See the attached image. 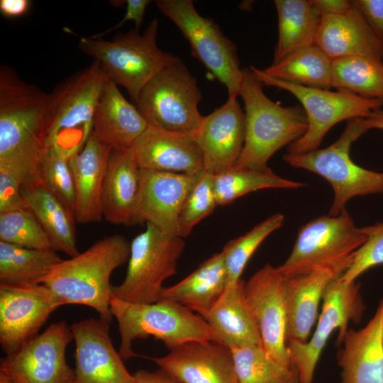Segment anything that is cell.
<instances>
[{
  "mask_svg": "<svg viewBox=\"0 0 383 383\" xmlns=\"http://www.w3.org/2000/svg\"><path fill=\"white\" fill-rule=\"evenodd\" d=\"M131 243L114 234L96 241L89 248L68 260H62L44 278L48 287L64 305L91 307L99 318L111 323L112 272L129 260Z\"/></svg>",
  "mask_w": 383,
  "mask_h": 383,
  "instance_id": "1",
  "label": "cell"
},
{
  "mask_svg": "<svg viewBox=\"0 0 383 383\" xmlns=\"http://www.w3.org/2000/svg\"><path fill=\"white\" fill-rule=\"evenodd\" d=\"M50 94L23 80L11 68L0 67V161L40 162L47 151Z\"/></svg>",
  "mask_w": 383,
  "mask_h": 383,
  "instance_id": "2",
  "label": "cell"
},
{
  "mask_svg": "<svg viewBox=\"0 0 383 383\" xmlns=\"http://www.w3.org/2000/svg\"><path fill=\"white\" fill-rule=\"evenodd\" d=\"M262 82L250 69L243 70L240 96L245 118L242 152L233 167H265L279 149L300 138L307 130V121L297 108L282 106L264 92Z\"/></svg>",
  "mask_w": 383,
  "mask_h": 383,
  "instance_id": "3",
  "label": "cell"
},
{
  "mask_svg": "<svg viewBox=\"0 0 383 383\" xmlns=\"http://www.w3.org/2000/svg\"><path fill=\"white\" fill-rule=\"evenodd\" d=\"M159 21L153 19L140 34L136 29L112 40L82 37L79 48L101 63L107 75L123 87L135 104L143 88L165 67L181 62L157 44Z\"/></svg>",
  "mask_w": 383,
  "mask_h": 383,
  "instance_id": "4",
  "label": "cell"
},
{
  "mask_svg": "<svg viewBox=\"0 0 383 383\" xmlns=\"http://www.w3.org/2000/svg\"><path fill=\"white\" fill-rule=\"evenodd\" d=\"M106 78L104 67L94 60L50 94L47 149L70 159L83 148L93 131L95 110Z\"/></svg>",
  "mask_w": 383,
  "mask_h": 383,
  "instance_id": "5",
  "label": "cell"
},
{
  "mask_svg": "<svg viewBox=\"0 0 383 383\" xmlns=\"http://www.w3.org/2000/svg\"><path fill=\"white\" fill-rule=\"evenodd\" d=\"M111 313L118 326L119 353L123 360L138 356L132 349L138 338L154 337L170 350L185 343L211 340L208 323L186 306L161 299L151 304H134L112 296Z\"/></svg>",
  "mask_w": 383,
  "mask_h": 383,
  "instance_id": "6",
  "label": "cell"
},
{
  "mask_svg": "<svg viewBox=\"0 0 383 383\" xmlns=\"http://www.w3.org/2000/svg\"><path fill=\"white\" fill-rule=\"evenodd\" d=\"M367 131L364 118H354L348 121L340 137L329 146L283 157L290 166L315 173L331 184L333 191L331 216L340 213L355 196L383 194V172L358 165L350 155L352 144Z\"/></svg>",
  "mask_w": 383,
  "mask_h": 383,
  "instance_id": "7",
  "label": "cell"
},
{
  "mask_svg": "<svg viewBox=\"0 0 383 383\" xmlns=\"http://www.w3.org/2000/svg\"><path fill=\"white\" fill-rule=\"evenodd\" d=\"M365 240L346 209L337 216H321L300 227L290 255L277 270L284 277L321 267L342 275Z\"/></svg>",
  "mask_w": 383,
  "mask_h": 383,
  "instance_id": "8",
  "label": "cell"
},
{
  "mask_svg": "<svg viewBox=\"0 0 383 383\" xmlns=\"http://www.w3.org/2000/svg\"><path fill=\"white\" fill-rule=\"evenodd\" d=\"M249 69L262 84L291 93L305 111L307 130L289 145V154H301L318 149L327 133L337 123L365 118L383 106V100L367 99L346 91L296 84L268 76L253 66Z\"/></svg>",
  "mask_w": 383,
  "mask_h": 383,
  "instance_id": "9",
  "label": "cell"
},
{
  "mask_svg": "<svg viewBox=\"0 0 383 383\" xmlns=\"http://www.w3.org/2000/svg\"><path fill=\"white\" fill-rule=\"evenodd\" d=\"M158 10L171 20L189 42L192 53L227 89L240 96L243 70L237 46L211 18L201 16L192 0H157Z\"/></svg>",
  "mask_w": 383,
  "mask_h": 383,
  "instance_id": "10",
  "label": "cell"
},
{
  "mask_svg": "<svg viewBox=\"0 0 383 383\" xmlns=\"http://www.w3.org/2000/svg\"><path fill=\"white\" fill-rule=\"evenodd\" d=\"M131 243L126 277L112 286L113 296L126 302L151 304L161 300L164 282L177 272L185 247L181 237L169 236L146 224Z\"/></svg>",
  "mask_w": 383,
  "mask_h": 383,
  "instance_id": "11",
  "label": "cell"
},
{
  "mask_svg": "<svg viewBox=\"0 0 383 383\" xmlns=\"http://www.w3.org/2000/svg\"><path fill=\"white\" fill-rule=\"evenodd\" d=\"M202 98L196 79L182 62L168 66L141 90L136 107L149 126L182 133H194L203 116Z\"/></svg>",
  "mask_w": 383,
  "mask_h": 383,
  "instance_id": "12",
  "label": "cell"
},
{
  "mask_svg": "<svg viewBox=\"0 0 383 383\" xmlns=\"http://www.w3.org/2000/svg\"><path fill=\"white\" fill-rule=\"evenodd\" d=\"M322 300L317 326L310 340L304 343H287L292 366L297 371L299 383H313L317 363L332 333L338 330L337 342L340 345L348 330V323H358L365 309L360 284L356 281L345 283L341 275L330 282Z\"/></svg>",
  "mask_w": 383,
  "mask_h": 383,
  "instance_id": "13",
  "label": "cell"
},
{
  "mask_svg": "<svg viewBox=\"0 0 383 383\" xmlns=\"http://www.w3.org/2000/svg\"><path fill=\"white\" fill-rule=\"evenodd\" d=\"M74 336L65 321L52 323L16 353L1 358L0 371L13 383H73L74 370L66 360Z\"/></svg>",
  "mask_w": 383,
  "mask_h": 383,
  "instance_id": "14",
  "label": "cell"
},
{
  "mask_svg": "<svg viewBox=\"0 0 383 383\" xmlns=\"http://www.w3.org/2000/svg\"><path fill=\"white\" fill-rule=\"evenodd\" d=\"M63 306L45 284L0 283V345L6 355L35 338L50 316Z\"/></svg>",
  "mask_w": 383,
  "mask_h": 383,
  "instance_id": "15",
  "label": "cell"
},
{
  "mask_svg": "<svg viewBox=\"0 0 383 383\" xmlns=\"http://www.w3.org/2000/svg\"><path fill=\"white\" fill-rule=\"evenodd\" d=\"M284 280L277 267L266 264L245 282L243 294L257 323L262 345L279 363L292 369L287 345Z\"/></svg>",
  "mask_w": 383,
  "mask_h": 383,
  "instance_id": "16",
  "label": "cell"
},
{
  "mask_svg": "<svg viewBox=\"0 0 383 383\" xmlns=\"http://www.w3.org/2000/svg\"><path fill=\"white\" fill-rule=\"evenodd\" d=\"M75 343L73 383H134L109 335L110 323L88 318L70 326Z\"/></svg>",
  "mask_w": 383,
  "mask_h": 383,
  "instance_id": "17",
  "label": "cell"
},
{
  "mask_svg": "<svg viewBox=\"0 0 383 383\" xmlns=\"http://www.w3.org/2000/svg\"><path fill=\"white\" fill-rule=\"evenodd\" d=\"M193 135L203 155L204 170L215 175L233 168L245 135V113L238 96H228L225 104L203 116Z\"/></svg>",
  "mask_w": 383,
  "mask_h": 383,
  "instance_id": "18",
  "label": "cell"
},
{
  "mask_svg": "<svg viewBox=\"0 0 383 383\" xmlns=\"http://www.w3.org/2000/svg\"><path fill=\"white\" fill-rule=\"evenodd\" d=\"M151 360L180 383H238L231 349L212 340L189 341Z\"/></svg>",
  "mask_w": 383,
  "mask_h": 383,
  "instance_id": "19",
  "label": "cell"
},
{
  "mask_svg": "<svg viewBox=\"0 0 383 383\" xmlns=\"http://www.w3.org/2000/svg\"><path fill=\"white\" fill-rule=\"evenodd\" d=\"M196 174L140 169L138 223L150 224L169 236L179 237V214Z\"/></svg>",
  "mask_w": 383,
  "mask_h": 383,
  "instance_id": "20",
  "label": "cell"
},
{
  "mask_svg": "<svg viewBox=\"0 0 383 383\" xmlns=\"http://www.w3.org/2000/svg\"><path fill=\"white\" fill-rule=\"evenodd\" d=\"M140 169L196 174L204 170L203 155L193 133L148 126L132 146Z\"/></svg>",
  "mask_w": 383,
  "mask_h": 383,
  "instance_id": "21",
  "label": "cell"
},
{
  "mask_svg": "<svg viewBox=\"0 0 383 383\" xmlns=\"http://www.w3.org/2000/svg\"><path fill=\"white\" fill-rule=\"evenodd\" d=\"M340 345V383H383V298L367 323L348 328Z\"/></svg>",
  "mask_w": 383,
  "mask_h": 383,
  "instance_id": "22",
  "label": "cell"
},
{
  "mask_svg": "<svg viewBox=\"0 0 383 383\" xmlns=\"http://www.w3.org/2000/svg\"><path fill=\"white\" fill-rule=\"evenodd\" d=\"M140 189V169L132 148L112 149L102 188L103 217L115 225L129 226L139 223Z\"/></svg>",
  "mask_w": 383,
  "mask_h": 383,
  "instance_id": "23",
  "label": "cell"
},
{
  "mask_svg": "<svg viewBox=\"0 0 383 383\" xmlns=\"http://www.w3.org/2000/svg\"><path fill=\"white\" fill-rule=\"evenodd\" d=\"M111 150L92 131L83 148L70 159L78 223L99 222L103 218L102 188Z\"/></svg>",
  "mask_w": 383,
  "mask_h": 383,
  "instance_id": "24",
  "label": "cell"
},
{
  "mask_svg": "<svg viewBox=\"0 0 383 383\" xmlns=\"http://www.w3.org/2000/svg\"><path fill=\"white\" fill-rule=\"evenodd\" d=\"M315 44L333 60L366 56L383 62L382 43L354 4L345 13L321 18Z\"/></svg>",
  "mask_w": 383,
  "mask_h": 383,
  "instance_id": "25",
  "label": "cell"
},
{
  "mask_svg": "<svg viewBox=\"0 0 383 383\" xmlns=\"http://www.w3.org/2000/svg\"><path fill=\"white\" fill-rule=\"evenodd\" d=\"M338 276L331 269L321 267L304 274L284 277L287 345L292 341H308L326 288Z\"/></svg>",
  "mask_w": 383,
  "mask_h": 383,
  "instance_id": "26",
  "label": "cell"
},
{
  "mask_svg": "<svg viewBox=\"0 0 383 383\" xmlns=\"http://www.w3.org/2000/svg\"><path fill=\"white\" fill-rule=\"evenodd\" d=\"M148 126L107 75L93 121V132L99 140L111 149H129Z\"/></svg>",
  "mask_w": 383,
  "mask_h": 383,
  "instance_id": "27",
  "label": "cell"
},
{
  "mask_svg": "<svg viewBox=\"0 0 383 383\" xmlns=\"http://www.w3.org/2000/svg\"><path fill=\"white\" fill-rule=\"evenodd\" d=\"M244 283L240 279L227 286L204 318L211 328V340L229 349L262 345L257 323L244 298Z\"/></svg>",
  "mask_w": 383,
  "mask_h": 383,
  "instance_id": "28",
  "label": "cell"
},
{
  "mask_svg": "<svg viewBox=\"0 0 383 383\" xmlns=\"http://www.w3.org/2000/svg\"><path fill=\"white\" fill-rule=\"evenodd\" d=\"M28 208L43 226L53 249L70 257L77 255L74 218L42 179L38 170L29 175L21 187Z\"/></svg>",
  "mask_w": 383,
  "mask_h": 383,
  "instance_id": "29",
  "label": "cell"
},
{
  "mask_svg": "<svg viewBox=\"0 0 383 383\" xmlns=\"http://www.w3.org/2000/svg\"><path fill=\"white\" fill-rule=\"evenodd\" d=\"M228 284L223 252H216L176 284L165 287L161 299L187 307L203 318L224 293Z\"/></svg>",
  "mask_w": 383,
  "mask_h": 383,
  "instance_id": "30",
  "label": "cell"
},
{
  "mask_svg": "<svg viewBox=\"0 0 383 383\" xmlns=\"http://www.w3.org/2000/svg\"><path fill=\"white\" fill-rule=\"evenodd\" d=\"M278 40L273 63L301 48L315 44L321 16L310 0H275Z\"/></svg>",
  "mask_w": 383,
  "mask_h": 383,
  "instance_id": "31",
  "label": "cell"
},
{
  "mask_svg": "<svg viewBox=\"0 0 383 383\" xmlns=\"http://www.w3.org/2000/svg\"><path fill=\"white\" fill-rule=\"evenodd\" d=\"M262 70L268 76L296 84L334 88L333 59L316 44L298 49Z\"/></svg>",
  "mask_w": 383,
  "mask_h": 383,
  "instance_id": "32",
  "label": "cell"
},
{
  "mask_svg": "<svg viewBox=\"0 0 383 383\" xmlns=\"http://www.w3.org/2000/svg\"><path fill=\"white\" fill-rule=\"evenodd\" d=\"M62 261L54 250L32 249L0 241V283L42 284L44 278Z\"/></svg>",
  "mask_w": 383,
  "mask_h": 383,
  "instance_id": "33",
  "label": "cell"
},
{
  "mask_svg": "<svg viewBox=\"0 0 383 383\" xmlns=\"http://www.w3.org/2000/svg\"><path fill=\"white\" fill-rule=\"evenodd\" d=\"M213 181L218 206L230 204L239 197L264 189H294L306 185L283 178L268 167H233L213 175Z\"/></svg>",
  "mask_w": 383,
  "mask_h": 383,
  "instance_id": "34",
  "label": "cell"
},
{
  "mask_svg": "<svg viewBox=\"0 0 383 383\" xmlns=\"http://www.w3.org/2000/svg\"><path fill=\"white\" fill-rule=\"evenodd\" d=\"M334 88L383 100V62L366 56L333 60Z\"/></svg>",
  "mask_w": 383,
  "mask_h": 383,
  "instance_id": "35",
  "label": "cell"
},
{
  "mask_svg": "<svg viewBox=\"0 0 383 383\" xmlns=\"http://www.w3.org/2000/svg\"><path fill=\"white\" fill-rule=\"evenodd\" d=\"M238 383H283L293 373L262 345L231 349Z\"/></svg>",
  "mask_w": 383,
  "mask_h": 383,
  "instance_id": "36",
  "label": "cell"
},
{
  "mask_svg": "<svg viewBox=\"0 0 383 383\" xmlns=\"http://www.w3.org/2000/svg\"><path fill=\"white\" fill-rule=\"evenodd\" d=\"M284 216L274 213L254 226L244 235L228 242L223 247L227 270V286L236 284L248 260L260 244L284 223Z\"/></svg>",
  "mask_w": 383,
  "mask_h": 383,
  "instance_id": "37",
  "label": "cell"
},
{
  "mask_svg": "<svg viewBox=\"0 0 383 383\" xmlns=\"http://www.w3.org/2000/svg\"><path fill=\"white\" fill-rule=\"evenodd\" d=\"M0 241L32 249L54 250L47 233L28 208L0 212Z\"/></svg>",
  "mask_w": 383,
  "mask_h": 383,
  "instance_id": "38",
  "label": "cell"
},
{
  "mask_svg": "<svg viewBox=\"0 0 383 383\" xmlns=\"http://www.w3.org/2000/svg\"><path fill=\"white\" fill-rule=\"evenodd\" d=\"M218 206L213 174L201 170L187 196L178 218V233L181 238L187 237L194 227L210 215Z\"/></svg>",
  "mask_w": 383,
  "mask_h": 383,
  "instance_id": "39",
  "label": "cell"
},
{
  "mask_svg": "<svg viewBox=\"0 0 383 383\" xmlns=\"http://www.w3.org/2000/svg\"><path fill=\"white\" fill-rule=\"evenodd\" d=\"M70 159L55 149H47L38 167L48 188L75 219L76 195Z\"/></svg>",
  "mask_w": 383,
  "mask_h": 383,
  "instance_id": "40",
  "label": "cell"
},
{
  "mask_svg": "<svg viewBox=\"0 0 383 383\" xmlns=\"http://www.w3.org/2000/svg\"><path fill=\"white\" fill-rule=\"evenodd\" d=\"M40 164L21 159L0 161V212L26 208L21 187L26 178L38 170Z\"/></svg>",
  "mask_w": 383,
  "mask_h": 383,
  "instance_id": "41",
  "label": "cell"
},
{
  "mask_svg": "<svg viewBox=\"0 0 383 383\" xmlns=\"http://www.w3.org/2000/svg\"><path fill=\"white\" fill-rule=\"evenodd\" d=\"M360 228L366 240L356 251L348 269L341 275L345 283L355 282L360 275L373 267L383 266V223Z\"/></svg>",
  "mask_w": 383,
  "mask_h": 383,
  "instance_id": "42",
  "label": "cell"
},
{
  "mask_svg": "<svg viewBox=\"0 0 383 383\" xmlns=\"http://www.w3.org/2000/svg\"><path fill=\"white\" fill-rule=\"evenodd\" d=\"M353 3L383 45V0H354Z\"/></svg>",
  "mask_w": 383,
  "mask_h": 383,
  "instance_id": "43",
  "label": "cell"
},
{
  "mask_svg": "<svg viewBox=\"0 0 383 383\" xmlns=\"http://www.w3.org/2000/svg\"><path fill=\"white\" fill-rule=\"evenodd\" d=\"M126 13L123 18L115 26L106 31L99 33L94 35L90 36L92 38H100L103 35L108 34L119 28H121L126 22L133 21L135 25V29L139 30L143 21V17L146 9L150 4V0H126Z\"/></svg>",
  "mask_w": 383,
  "mask_h": 383,
  "instance_id": "44",
  "label": "cell"
},
{
  "mask_svg": "<svg viewBox=\"0 0 383 383\" xmlns=\"http://www.w3.org/2000/svg\"><path fill=\"white\" fill-rule=\"evenodd\" d=\"M316 12L321 17L343 14L353 6L349 0H310Z\"/></svg>",
  "mask_w": 383,
  "mask_h": 383,
  "instance_id": "45",
  "label": "cell"
},
{
  "mask_svg": "<svg viewBox=\"0 0 383 383\" xmlns=\"http://www.w3.org/2000/svg\"><path fill=\"white\" fill-rule=\"evenodd\" d=\"M133 374L134 383H180L160 369L156 371L138 370Z\"/></svg>",
  "mask_w": 383,
  "mask_h": 383,
  "instance_id": "46",
  "label": "cell"
},
{
  "mask_svg": "<svg viewBox=\"0 0 383 383\" xmlns=\"http://www.w3.org/2000/svg\"><path fill=\"white\" fill-rule=\"evenodd\" d=\"M30 4L28 0H1L0 11L6 17H19L28 11Z\"/></svg>",
  "mask_w": 383,
  "mask_h": 383,
  "instance_id": "47",
  "label": "cell"
},
{
  "mask_svg": "<svg viewBox=\"0 0 383 383\" xmlns=\"http://www.w3.org/2000/svg\"><path fill=\"white\" fill-rule=\"evenodd\" d=\"M368 130H383V109H378L373 111L367 117L364 118Z\"/></svg>",
  "mask_w": 383,
  "mask_h": 383,
  "instance_id": "48",
  "label": "cell"
},
{
  "mask_svg": "<svg viewBox=\"0 0 383 383\" xmlns=\"http://www.w3.org/2000/svg\"><path fill=\"white\" fill-rule=\"evenodd\" d=\"M283 383H299L297 371L295 369V367H294V371H293L292 374Z\"/></svg>",
  "mask_w": 383,
  "mask_h": 383,
  "instance_id": "49",
  "label": "cell"
},
{
  "mask_svg": "<svg viewBox=\"0 0 383 383\" xmlns=\"http://www.w3.org/2000/svg\"><path fill=\"white\" fill-rule=\"evenodd\" d=\"M0 383H13L10 378L3 372L0 371Z\"/></svg>",
  "mask_w": 383,
  "mask_h": 383,
  "instance_id": "50",
  "label": "cell"
}]
</instances>
